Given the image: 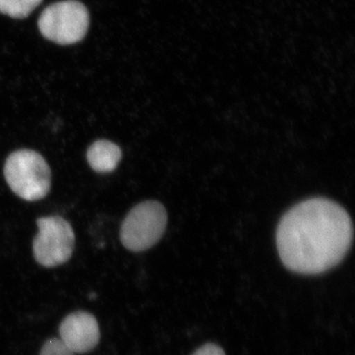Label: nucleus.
Listing matches in <instances>:
<instances>
[{"mask_svg":"<svg viewBox=\"0 0 355 355\" xmlns=\"http://www.w3.org/2000/svg\"><path fill=\"white\" fill-rule=\"evenodd\" d=\"M60 340L74 354H86L100 342V328L92 314L83 311L69 315L60 326Z\"/></svg>","mask_w":355,"mask_h":355,"instance_id":"423d86ee","label":"nucleus"},{"mask_svg":"<svg viewBox=\"0 0 355 355\" xmlns=\"http://www.w3.org/2000/svg\"><path fill=\"white\" fill-rule=\"evenodd\" d=\"M40 355H76L60 338H51L42 347Z\"/></svg>","mask_w":355,"mask_h":355,"instance_id":"1a4fd4ad","label":"nucleus"},{"mask_svg":"<svg viewBox=\"0 0 355 355\" xmlns=\"http://www.w3.org/2000/svg\"><path fill=\"white\" fill-rule=\"evenodd\" d=\"M42 0H0V13L22 19L41 3Z\"/></svg>","mask_w":355,"mask_h":355,"instance_id":"6e6552de","label":"nucleus"},{"mask_svg":"<svg viewBox=\"0 0 355 355\" xmlns=\"http://www.w3.org/2000/svg\"><path fill=\"white\" fill-rule=\"evenodd\" d=\"M191 355H226L224 350L219 345L214 343H207L196 350Z\"/></svg>","mask_w":355,"mask_h":355,"instance_id":"9d476101","label":"nucleus"},{"mask_svg":"<svg viewBox=\"0 0 355 355\" xmlns=\"http://www.w3.org/2000/svg\"><path fill=\"white\" fill-rule=\"evenodd\" d=\"M167 218V211L160 202L147 200L139 203L121 224V243L132 252L150 249L164 235Z\"/></svg>","mask_w":355,"mask_h":355,"instance_id":"7ed1b4c3","label":"nucleus"},{"mask_svg":"<svg viewBox=\"0 0 355 355\" xmlns=\"http://www.w3.org/2000/svg\"><path fill=\"white\" fill-rule=\"evenodd\" d=\"M354 239L352 218L340 205L311 198L286 212L277 233L280 260L291 272L319 275L345 259Z\"/></svg>","mask_w":355,"mask_h":355,"instance_id":"f257e3e1","label":"nucleus"},{"mask_svg":"<svg viewBox=\"0 0 355 355\" xmlns=\"http://www.w3.org/2000/svg\"><path fill=\"white\" fill-rule=\"evenodd\" d=\"M120 147L110 140H97L89 147L87 161L90 167L97 173L113 172L120 163Z\"/></svg>","mask_w":355,"mask_h":355,"instance_id":"0eeeda50","label":"nucleus"},{"mask_svg":"<svg viewBox=\"0 0 355 355\" xmlns=\"http://www.w3.org/2000/svg\"><path fill=\"white\" fill-rule=\"evenodd\" d=\"M38 23L40 32L44 38L58 44H72L85 37L89 28V13L81 2L67 0L44 9Z\"/></svg>","mask_w":355,"mask_h":355,"instance_id":"20e7f679","label":"nucleus"},{"mask_svg":"<svg viewBox=\"0 0 355 355\" xmlns=\"http://www.w3.org/2000/svg\"><path fill=\"white\" fill-rule=\"evenodd\" d=\"M38 233L33 241L35 260L44 268L64 265L73 254L76 234L71 225L60 216L39 218Z\"/></svg>","mask_w":355,"mask_h":355,"instance_id":"39448f33","label":"nucleus"},{"mask_svg":"<svg viewBox=\"0 0 355 355\" xmlns=\"http://www.w3.org/2000/svg\"><path fill=\"white\" fill-rule=\"evenodd\" d=\"M4 177L13 193L28 202L42 200L50 191V166L34 150L21 149L11 153L4 165Z\"/></svg>","mask_w":355,"mask_h":355,"instance_id":"f03ea898","label":"nucleus"}]
</instances>
